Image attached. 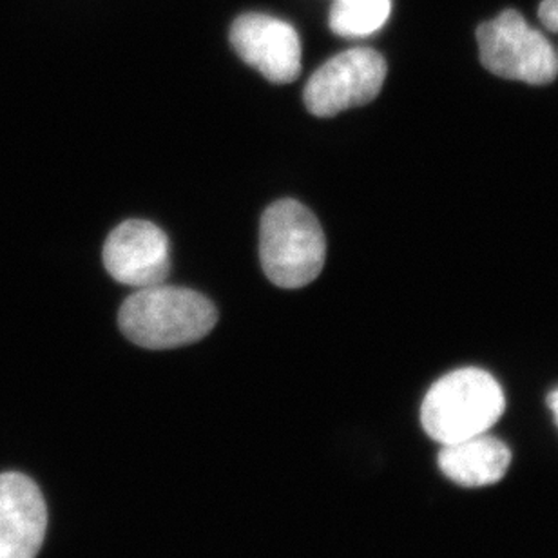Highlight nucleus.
<instances>
[{
    "label": "nucleus",
    "instance_id": "f257e3e1",
    "mask_svg": "<svg viewBox=\"0 0 558 558\" xmlns=\"http://www.w3.org/2000/svg\"><path fill=\"white\" fill-rule=\"evenodd\" d=\"M216 306L196 290L160 283L140 289L120 308L125 338L149 350L196 343L215 328Z\"/></svg>",
    "mask_w": 558,
    "mask_h": 558
},
{
    "label": "nucleus",
    "instance_id": "f03ea898",
    "mask_svg": "<svg viewBox=\"0 0 558 558\" xmlns=\"http://www.w3.org/2000/svg\"><path fill=\"white\" fill-rule=\"evenodd\" d=\"M502 388L481 368L450 372L429 388L421 423L426 434L440 445L488 434L505 412Z\"/></svg>",
    "mask_w": 558,
    "mask_h": 558
},
{
    "label": "nucleus",
    "instance_id": "7ed1b4c3",
    "mask_svg": "<svg viewBox=\"0 0 558 558\" xmlns=\"http://www.w3.org/2000/svg\"><path fill=\"white\" fill-rule=\"evenodd\" d=\"M265 275L281 289H300L322 275L327 243L316 216L295 199H281L265 210L259 229Z\"/></svg>",
    "mask_w": 558,
    "mask_h": 558
},
{
    "label": "nucleus",
    "instance_id": "20e7f679",
    "mask_svg": "<svg viewBox=\"0 0 558 558\" xmlns=\"http://www.w3.org/2000/svg\"><path fill=\"white\" fill-rule=\"evenodd\" d=\"M484 68L508 81L533 86L549 84L558 75V54L543 33L517 11H502L477 29Z\"/></svg>",
    "mask_w": 558,
    "mask_h": 558
},
{
    "label": "nucleus",
    "instance_id": "39448f33",
    "mask_svg": "<svg viewBox=\"0 0 558 558\" xmlns=\"http://www.w3.org/2000/svg\"><path fill=\"white\" fill-rule=\"evenodd\" d=\"M387 78V62L368 48L336 54L311 76L305 87L306 109L327 119L372 102Z\"/></svg>",
    "mask_w": 558,
    "mask_h": 558
},
{
    "label": "nucleus",
    "instance_id": "423d86ee",
    "mask_svg": "<svg viewBox=\"0 0 558 558\" xmlns=\"http://www.w3.org/2000/svg\"><path fill=\"white\" fill-rule=\"evenodd\" d=\"M104 265L119 283L136 289L166 281L171 270V247L166 232L144 220L124 221L104 245Z\"/></svg>",
    "mask_w": 558,
    "mask_h": 558
},
{
    "label": "nucleus",
    "instance_id": "0eeeda50",
    "mask_svg": "<svg viewBox=\"0 0 558 558\" xmlns=\"http://www.w3.org/2000/svg\"><path fill=\"white\" fill-rule=\"evenodd\" d=\"M234 51L275 84H290L301 73V43L294 27L276 16L247 13L231 29Z\"/></svg>",
    "mask_w": 558,
    "mask_h": 558
},
{
    "label": "nucleus",
    "instance_id": "6e6552de",
    "mask_svg": "<svg viewBox=\"0 0 558 558\" xmlns=\"http://www.w3.org/2000/svg\"><path fill=\"white\" fill-rule=\"evenodd\" d=\"M48 530V510L32 478L0 473V558H37Z\"/></svg>",
    "mask_w": 558,
    "mask_h": 558
},
{
    "label": "nucleus",
    "instance_id": "1a4fd4ad",
    "mask_svg": "<svg viewBox=\"0 0 558 558\" xmlns=\"http://www.w3.org/2000/svg\"><path fill=\"white\" fill-rule=\"evenodd\" d=\"M510 462V448L489 434L442 445L439 453V466L446 477L466 488L499 483Z\"/></svg>",
    "mask_w": 558,
    "mask_h": 558
},
{
    "label": "nucleus",
    "instance_id": "9d476101",
    "mask_svg": "<svg viewBox=\"0 0 558 558\" xmlns=\"http://www.w3.org/2000/svg\"><path fill=\"white\" fill-rule=\"evenodd\" d=\"M392 11V0H336L330 27L343 37H366L381 29Z\"/></svg>",
    "mask_w": 558,
    "mask_h": 558
},
{
    "label": "nucleus",
    "instance_id": "9b49d317",
    "mask_svg": "<svg viewBox=\"0 0 558 558\" xmlns=\"http://www.w3.org/2000/svg\"><path fill=\"white\" fill-rule=\"evenodd\" d=\"M538 16L546 29L558 33V0H544L538 8Z\"/></svg>",
    "mask_w": 558,
    "mask_h": 558
},
{
    "label": "nucleus",
    "instance_id": "f8f14e48",
    "mask_svg": "<svg viewBox=\"0 0 558 558\" xmlns=\"http://www.w3.org/2000/svg\"><path fill=\"white\" fill-rule=\"evenodd\" d=\"M548 404L551 412H554L555 417H557L558 423V388L557 390H554V392L549 393Z\"/></svg>",
    "mask_w": 558,
    "mask_h": 558
}]
</instances>
